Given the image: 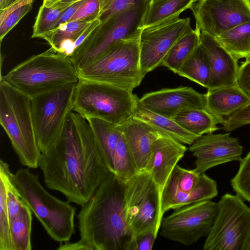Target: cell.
Instances as JSON below:
<instances>
[{"instance_id":"obj_1","label":"cell","mask_w":250,"mask_h":250,"mask_svg":"<svg viewBox=\"0 0 250 250\" xmlns=\"http://www.w3.org/2000/svg\"><path fill=\"white\" fill-rule=\"evenodd\" d=\"M39 167L47 188L81 206L110 172L91 125L73 111L57 142L42 153Z\"/></svg>"},{"instance_id":"obj_2","label":"cell","mask_w":250,"mask_h":250,"mask_svg":"<svg viewBox=\"0 0 250 250\" xmlns=\"http://www.w3.org/2000/svg\"><path fill=\"white\" fill-rule=\"evenodd\" d=\"M77 215L80 238L58 250H130L134 236L125 208L124 183L110 172Z\"/></svg>"},{"instance_id":"obj_3","label":"cell","mask_w":250,"mask_h":250,"mask_svg":"<svg viewBox=\"0 0 250 250\" xmlns=\"http://www.w3.org/2000/svg\"><path fill=\"white\" fill-rule=\"evenodd\" d=\"M10 180L49 236L60 243L69 242L75 233L76 208L51 194L37 174L28 168L11 172Z\"/></svg>"},{"instance_id":"obj_4","label":"cell","mask_w":250,"mask_h":250,"mask_svg":"<svg viewBox=\"0 0 250 250\" xmlns=\"http://www.w3.org/2000/svg\"><path fill=\"white\" fill-rule=\"evenodd\" d=\"M79 79L70 57L51 47L21 62L0 78L31 99L76 83Z\"/></svg>"},{"instance_id":"obj_5","label":"cell","mask_w":250,"mask_h":250,"mask_svg":"<svg viewBox=\"0 0 250 250\" xmlns=\"http://www.w3.org/2000/svg\"><path fill=\"white\" fill-rule=\"evenodd\" d=\"M31 99L0 79V123L20 163L39 167L42 152L37 141L31 110Z\"/></svg>"},{"instance_id":"obj_6","label":"cell","mask_w":250,"mask_h":250,"mask_svg":"<svg viewBox=\"0 0 250 250\" xmlns=\"http://www.w3.org/2000/svg\"><path fill=\"white\" fill-rule=\"evenodd\" d=\"M138 101L132 91L79 78L72 111L86 120L97 119L119 125L132 118Z\"/></svg>"},{"instance_id":"obj_7","label":"cell","mask_w":250,"mask_h":250,"mask_svg":"<svg viewBox=\"0 0 250 250\" xmlns=\"http://www.w3.org/2000/svg\"><path fill=\"white\" fill-rule=\"evenodd\" d=\"M77 72L80 78L133 91L145 77L140 66L139 35L115 42Z\"/></svg>"},{"instance_id":"obj_8","label":"cell","mask_w":250,"mask_h":250,"mask_svg":"<svg viewBox=\"0 0 250 250\" xmlns=\"http://www.w3.org/2000/svg\"><path fill=\"white\" fill-rule=\"evenodd\" d=\"M77 83L66 84L31 99L33 124L42 153L54 146L61 136L67 117L72 111Z\"/></svg>"},{"instance_id":"obj_9","label":"cell","mask_w":250,"mask_h":250,"mask_svg":"<svg viewBox=\"0 0 250 250\" xmlns=\"http://www.w3.org/2000/svg\"><path fill=\"white\" fill-rule=\"evenodd\" d=\"M237 194L223 195L204 250H246L250 240V208Z\"/></svg>"},{"instance_id":"obj_10","label":"cell","mask_w":250,"mask_h":250,"mask_svg":"<svg viewBox=\"0 0 250 250\" xmlns=\"http://www.w3.org/2000/svg\"><path fill=\"white\" fill-rule=\"evenodd\" d=\"M146 2L101 22L70 57L77 71L94 62L115 42L139 35V25Z\"/></svg>"},{"instance_id":"obj_11","label":"cell","mask_w":250,"mask_h":250,"mask_svg":"<svg viewBox=\"0 0 250 250\" xmlns=\"http://www.w3.org/2000/svg\"><path fill=\"white\" fill-rule=\"evenodd\" d=\"M123 183L126 217L134 237L149 230L158 233L162 219L161 197L150 173L139 172Z\"/></svg>"},{"instance_id":"obj_12","label":"cell","mask_w":250,"mask_h":250,"mask_svg":"<svg viewBox=\"0 0 250 250\" xmlns=\"http://www.w3.org/2000/svg\"><path fill=\"white\" fill-rule=\"evenodd\" d=\"M218 203L211 200L186 205L166 217L160 225L164 238L186 246L196 243L209 233L218 212Z\"/></svg>"},{"instance_id":"obj_13","label":"cell","mask_w":250,"mask_h":250,"mask_svg":"<svg viewBox=\"0 0 250 250\" xmlns=\"http://www.w3.org/2000/svg\"><path fill=\"white\" fill-rule=\"evenodd\" d=\"M215 181L205 173L175 167L163 189L161 199V216L171 209L209 200L217 196Z\"/></svg>"},{"instance_id":"obj_14","label":"cell","mask_w":250,"mask_h":250,"mask_svg":"<svg viewBox=\"0 0 250 250\" xmlns=\"http://www.w3.org/2000/svg\"><path fill=\"white\" fill-rule=\"evenodd\" d=\"M191 28L189 18L178 17L140 29V62L144 77L161 66L174 43Z\"/></svg>"},{"instance_id":"obj_15","label":"cell","mask_w":250,"mask_h":250,"mask_svg":"<svg viewBox=\"0 0 250 250\" xmlns=\"http://www.w3.org/2000/svg\"><path fill=\"white\" fill-rule=\"evenodd\" d=\"M190 9L195 29L214 37L250 22V0H196Z\"/></svg>"},{"instance_id":"obj_16","label":"cell","mask_w":250,"mask_h":250,"mask_svg":"<svg viewBox=\"0 0 250 250\" xmlns=\"http://www.w3.org/2000/svg\"><path fill=\"white\" fill-rule=\"evenodd\" d=\"M188 149L196 158L194 169L199 174L228 162H240L242 159L243 147L229 133L206 134Z\"/></svg>"},{"instance_id":"obj_17","label":"cell","mask_w":250,"mask_h":250,"mask_svg":"<svg viewBox=\"0 0 250 250\" xmlns=\"http://www.w3.org/2000/svg\"><path fill=\"white\" fill-rule=\"evenodd\" d=\"M138 104L153 112L172 119L186 109H205L206 94L188 86L165 88L146 93L139 99Z\"/></svg>"},{"instance_id":"obj_18","label":"cell","mask_w":250,"mask_h":250,"mask_svg":"<svg viewBox=\"0 0 250 250\" xmlns=\"http://www.w3.org/2000/svg\"><path fill=\"white\" fill-rule=\"evenodd\" d=\"M187 150L183 144L166 134L152 144L145 170L150 173L159 189L161 199L167 180Z\"/></svg>"},{"instance_id":"obj_19","label":"cell","mask_w":250,"mask_h":250,"mask_svg":"<svg viewBox=\"0 0 250 250\" xmlns=\"http://www.w3.org/2000/svg\"><path fill=\"white\" fill-rule=\"evenodd\" d=\"M201 44L209 59L210 75L208 90L237 84L238 60L211 35L201 32Z\"/></svg>"},{"instance_id":"obj_20","label":"cell","mask_w":250,"mask_h":250,"mask_svg":"<svg viewBox=\"0 0 250 250\" xmlns=\"http://www.w3.org/2000/svg\"><path fill=\"white\" fill-rule=\"evenodd\" d=\"M117 127L126 140L139 172L144 171L152 144L165 134L132 117Z\"/></svg>"},{"instance_id":"obj_21","label":"cell","mask_w":250,"mask_h":250,"mask_svg":"<svg viewBox=\"0 0 250 250\" xmlns=\"http://www.w3.org/2000/svg\"><path fill=\"white\" fill-rule=\"evenodd\" d=\"M205 109L222 124L224 118L244 107L250 97L237 84L208 90Z\"/></svg>"},{"instance_id":"obj_22","label":"cell","mask_w":250,"mask_h":250,"mask_svg":"<svg viewBox=\"0 0 250 250\" xmlns=\"http://www.w3.org/2000/svg\"><path fill=\"white\" fill-rule=\"evenodd\" d=\"M196 0H152L147 1L139 28L151 26L173 18H178L190 9Z\"/></svg>"},{"instance_id":"obj_23","label":"cell","mask_w":250,"mask_h":250,"mask_svg":"<svg viewBox=\"0 0 250 250\" xmlns=\"http://www.w3.org/2000/svg\"><path fill=\"white\" fill-rule=\"evenodd\" d=\"M132 117L156 128L183 144L191 145L198 139L182 128L173 119L153 112L139 104Z\"/></svg>"},{"instance_id":"obj_24","label":"cell","mask_w":250,"mask_h":250,"mask_svg":"<svg viewBox=\"0 0 250 250\" xmlns=\"http://www.w3.org/2000/svg\"><path fill=\"white\" fill-rule=\"evenodd\" d=\"M172 119L182 128L198 138L219 129L217 126L218 121L205 109H186Z\"/></svg>"},{"instance_id":"obj_25","label":"cell","mask_w":250,"mask_h":250,"mask_svg":"<svg viewBox=\"0 0 250 250\" xmlns=\"http://www.w3.org/2000/svg\"><path fill=\"white\" fill-rule=\"evenodd\" d=\"M200 33L192 28L184 33L172 45L161 66L177 74L184 62L200 45Z\"/></svg>"},{"instance_id":"obj_26","label":"cell","mask_w":250,"mask_h":250,"mask_svg":"<svg viewBox=\"0 0 250 250\" xmlns=\"http://www.w3.org/2000/svg\"><path fill=\"white\" fill-rule=\"evenodd\" d=\"M91 125L106 164L113 171L115 151L122 133L117 125L97 119L87 120Z\"/></svg>"},{"instance_id":"obj_27","label":"cell","mask_w":250,"mask_h":250,"mask_svg":"<svg viewBox=\"0 0 250 250\" xmlns=\"http://www.w3.org/2000/svg\"><path fill=\"white\" fill-rule=\"evenodd\" d=\"M215 38L237 60L250 56V22L237 25Z\"/></svg>"},{"instance_id":"obj_28","label":"cell","mask_w":250,"mask_h":250,"mask_svg":"<svg viewBox=\"0 0 250 250\" xmlns=\"http://www.w3.org/2000/svg\"><path fill=\"white\" fill-rule=\"evenodd\" d=\"M177 74L208 88L210 64L207 53L201 43L184 62Z\"/></svg>"},{"instance_id":"obj_29","label":"cell","mask_w":250,"mask_h":250,"mask_svg":"<svg viewBox=\"0 0 250 250\" xmlns=\"http://www.w3.org/2000/svg\"><path fill=\"white\" fill-rule=\"evenodd\" d=\"M11 171L9 165L0 161V250H13L7 207V191Z\"/></svg>"},{"instance_id":"obj_30","label":"cell","mask_w":250,"mask_h":250,"mask_svg":"<svg viewBox=\"0 0 250 250\" xmlns=\"http://www.w3.org/2000/svg\"><path fill=\"white\" fill-rule=\"evenodd\" d=\"M32 212L30 208L24 202L20 212L10 223L13 250H31L32 249Z\"/></svg>"},{"instance_id":"obj_31","label":"cell","mask_w":250,"mask_h":250,"mask_svg":"<svg viewBox=\"0 0 250 250\" xmlns=\"http://www.w3.org/2000/svg\"><path fill=\"white\" fill-rule=\"evenodd\" d=\"M139 172L135 161L122 133L115 151L113 173L122 183H125Z\"/></svg>"},{"instance_id":"obj_32","label":"cell","mask_w":250,"mask_h":250,"mask_svg":"<svg viewBox=\"0 0 250 250\" xmlns=\"http://www.w3.org/2000/svg\"><path fill=\"white\" fill-rule=\"evenodd\" d=\"M98 17L69 21L61 24L42 39L46 41L51 47L56 50L60 43L63 40L69 39L75 42L88 25Z\"/></svg>"},{"instance_id":"obj_33","label":"cell","mask_w":250,"mask_h":250,"mask_svg":"<svg viewBox=\"0 0 250 250\" xmlns=\"http://www.w3.org/2000/svg\"><path fill=\"white\" fill-rule=\"evenodd\" d=\"M69 7L67 5L57 2L49 7L42 5L40 7L33 28L32 38H42L54 29L63 13Z\"/></svg>"},{"instance_id":"obj_34","label":"cell","mask_w":250,"mask_h":250,"mask_svg":"<svg viewBox=\"0 0 250 250\" xmlns=\"http://www.w3.org/2000/svg\"><path fill=\"white\" fill-rule=\"evenodd\" d=\"M230 184L237 195L250 203V151L240 162L239 169Z\"/></svg>"},{"instance_id":"obj_35","label":"cell","mask_w":250,"mask_h":250,"mask_svg":"<svg viewBox=\"0 0 250 250\" xmlns=\"http://www.w3.org/2000/svg\"><path fill=\"white\" fill-rule=\"evenodd\" d=\"M101 3L99 18L104 23L131 8L142 4L146 0H100Z\"/></svg>"},{"instance_id":"obj_36","label":"cell","mask_w":250,"mask_h":250,"mask_svg":"<svg viewBox=\"0 0 250 250\" xmlns=\"http://www.w3.org/2000/svg\"><path fill=\"white\" fill-rule=\"evenodd\" d=\"M249 124H250V102L231 115L224 118L221 125L225 131L229 132Z\"/></svg>"},{"instance_id":"obj_37","label":"cell","mask_w":250,"mask_h":250,"mask_svg":"<svg viewBox=\"0 0 250 250\" xmlns=\"http://www.w3.org/2000/svg\"><path fill=\"white\" fill-rule=\"evenodd\" d=\"M33 3L24 5L10 14L0 23V41L1 42L9 31L24 17L32 8Z\"/></svg>"},{"instance_id":"obj_38","label":"cell","mask_w":250,"mask_h":250,"mask_svg":"<svg viewBox=\"0 0 250 250\" xmlns=\"http://www.w3.org/2000/svg\"><path fill=\"white\" fill-rule=\"evenodd\" d=\"M100 7V0H84L70 21L99 17Z\"/></svg>"},{"instance_id":"obj_39","label":"cell","mask_w":250,"mask_h":250,"mask_svg":"<svg viewBox=\"0 0 250 250\" xmlns=\"http://www.w3.org/2000/svg\"><path fill=\"white\" fill-rule=\"evenodd\" d=\"M7 199L9 220L11 223L20 212L24 201L12 184L10 178L8 184Z\"/></svg>"},{"instance_id":"obj_40","label":"cell","mask_w":250,"mask_h":250,"mask_svg":"<svg viewBox=\"0 0 250 250\" xmlns=\"http://www.w3.org/2000/svg\"><path fill=\"white\" fill-rule=\"evenodd\" d=\"M158 233L149 230L135 237L130 250H151Z\"/></svg>"},{"instance_id":"obj_41","label":"cell","mask_w":250,"mask_h":250,"mask_svg":"<svg viewBox=\"0 0 250 250\" xmlns=\"http://www.w3.org/2000/svg\"><path fill=\"white\" fill-rule=\"evenodd\" d=\"M237 84L250 97V56L239 66Z\"/></svg>"},{"instance_id":"obj_42","label":"cell","mask_w":250,"mask_h":250,"mask_svg":"<svg viewBox=\"0 0 250 250\" xmlns=\"http://www.w3.org/2000/svg\"><path fill=\"white\" fill-rule=\"evenodd\" d=\"M34 0H16L6 8L0 10V23H1L10 14L24 5L33 3Z\"/></svg>"},{"instance_id":"obj_43","label":"cell","mask_w":250,"mask_h":250,"mask_svg":"<svg viewBox=\"0 0 250 250\" xmlns=\"http://www.w3.org/2000/svg\"><path fill=\"white\" fill-rule=\"evenodd\" d=\"M83 1L84 0L79 1L69 7L57 21L54 29L57 28L61 24L70 21L76 12L82 5Z\"/></svg>"},{"instance_id":"obj_44","label":"cell","mask_w":250,"mask_h":250,"mask_svg":"<svg viewBox=\"0 0 250 250\" xmlns=\"http://www.w3.org/2000/svg\"><path fill=\"white\" fill-rule=\"evenodd\" d=\"M82 0H54L44 6L46 7H49L51 5H53L54 4L57 3V2H60L64 4L67 5L68 6L70 7L71 5L73 4L74 3L80 1Z\"/></svg>"},{"instance_id":"obj_45","label":"cell","mask_w":250,"mask_h":250,"mask_svg":"<svg viewBox=\"0 0 250 250\" xmlns=\"http://www.w3.org/2000/svg\"><path fill=\"white\" fill-rule=\"evenodd\" d=\"M16 0H0V10H2L11 5Z\"/></svg>"},{"instance_id":"obj_46","label":"cell","mask_w":250,"mask_h":250,"mask_svg":"<svg viewBox=\"0 0 250 250\" xmlns=\"http://www.w3.org/2000/svg\"><path fill=\"white\" fill-rule=\"evenodd\" d=\"M54 0H43V1H42V4L43 5H46V4H47L48 3L53 1Z\"/></svg>"},{"instance_id":"obj_47","label":"cell","mask_w":250,"mask_h":250,"mask_svg":"<svg viewBox=\"0 0 250 250\" xmlns=\"http://www.w3.org/2000/svg\"><path fill=\"white\" fill-rule=\"evenodd\" d=\"M246 250H250V240L249 243L247 245Z\"/></svg>"},{"instance_id":"obj_48","label":"cell","mask_w":250,"mask_h":250,"mask_svg":"<svg viewBox=\"0 0 250 250\" xmlns=\"http://www.w3.org/2000/svg\"><path fill=\"white\" fill-rule=\"evenodd\" d=\"M150 0H146V1L148 2V1H149Z\"/></svg>"}]
</instances>
